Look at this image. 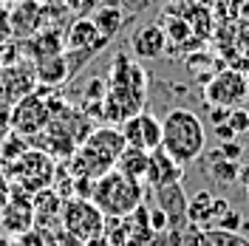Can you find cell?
I'll list each match as a JSON object with an SVG mask.
<instances>
[{
  "label": "cell",
  "instance_id": "9",
  "mask_svg": "<svg viewBox=\"0 0 249 246\" xmlns=\"http://www.w3.org/2000/svg\"><path fill=\"white\" fill-rule=\"evenodd\" d=\"M37 88V74H34V62H12V65H0V99L6 105H15L17 99H23L26 93Z\"/></svg>",
  "mask_w": 249,
  "mask_h": 246
},
{
  "label": "cell",
  "instance_id": "23",
  "mask_svg": "<svg viewBox=\"0 0 249 246\" xmlns=\"http://www.w3.org/2000/svg\"><path fill=\"white\" fill-rule=\"evenodd\" d=\"M210 9L218 26H232L241 20L244 12H249V0H213Z\"/></svg>",
  "mask_w": 249,
  "mask_h": 246
},
{
  "label": "cell",
  "instance_id": "12",
  "mask_svg": "<svg viewBox=\"0 0 249 246\" xmlns=\"http://www.w3.org/2000/svg\"><path fill=\"white\" fill-rule=\"evenodd\" d=\"M110 40H105L99 29L93 26L91 17H77L68 31H65V51H88V54H99Z\"/></svg>",
  "mask_w": 249,
  "mask_h": 246
},
{
  "label": "cell",
  "instance_id": "6",
  "mask_svg": "<svg viewBox=\"0 0 249 246\" xmlns=\"http://www.w3.org/2000/svg\"><path fill=\"white\" fill-rule=\"evenodd\" d=\"M54 158L37 147H29L17 156L12 161V178H15V187L26 190L29 195L40 193V190H48L54 184Z\"/></svg>",
  "mask_w": 249,
  "mask_h": 246
},
{
  "label": "cell",
  "instance_id": "2",
  "mask_svg": "<svg viewBox=\"0 0 249 246\" xmlns=\"http://www.w3.org/2000/svg\"><path fill=\"white\" fill-rule=\"evenodd\" d=\"M159 147L181 167L193 164L207 147V130H204L198 113H193L190 108L167 110V116L161 119V144Z\"/></svg>",
  "mask_w": 249,
  "mask_h": 246
},
{
  "label": "cell",
  "instance_id": "25",
  "mask_svg": "<svg viewBox=\"0 0 249 246\" xmlns=\"http://www.w3.org/2000/svg\"><path fill=\"white\" fill-rule=\"evenodd\" d=\"M161 29H164V37H167V46H184V43L196 40L193 31H190V23L184 17H173V20H167V26H161Z\"/></svg>",
  "mask_w": 249,
  "mask_h": 246
},
{
  "label": "cell",
  "instance_id": "31",
  "mask_svg": "<svg viewBox=\"0 0 249 246\" xmlns=\"http://www.w3.org/2000/svg\"><path fill=\"white\" fill-rule=\"evenodd\" d=\"M12 3H17V0H12Z\"/></svg>",
  "mask_w": 249,
  "mask_h": 246
},
{
  "label": "cell",
  "instance_id": "21",
  "mask_svg": "<svg viewBox=\"0 0 249 246\" xmlns=\"http://www.w3.org/2000/svg\"><path fill=\"white\" fill-rule=\"evenodd\" d=\"M147 167H150V153L144 150H136V147H124L122 156L116 158V167L122 176L127 178H136V181H144L147 178Z\"/></svg>",
  "mask_w": 249,
  "mask_h": 246
},
{
  "label": "cell",
  "instance_id": "27",
  "mask_svg": "<svg viewBox=\"0 0 249 246\" xmlns=\"http://www.w3.org/2000/svg\"><path fill=\"white\" fill-rule=\"evenodd\" d=\"M153 6V0H119V9L124 15H142Z\"/></svg>",
  "mask_w": 249,
  "mask_h": 246
},
{
  "label": "cell",
  "instance_id": "1",
  "mask_svg": "<svg viewBox=\"0 0 249 246\" xmlns=\"http://www.w3.org/2000/svg\"><path fill=\"white\" fill-rule=\"evenodd\" d=\"M124 136L116 124H102V127H93L88 136L82 139L74 156L68 158V170H71V178H91L96 181L99 176H105L108 170L116 167V158L122 156Z\"/></svg>",
  "mask_w": 249,
  "mask_h": 246
},
{
  "label": "cell",
  "instance_id": "26",
  "mask_svg": "<svg viewBox=\"0 0 249 246\" xmlns=\"http://www.w3.org/2000/svg\"><path fill=\"white\" fill-rule=\"evenodd\" d=\"M227 127L232 130V136H244L249 130V110L247 108H232L230 110V119H227Z\"/></svg>",
  "mask_w": 249,
  "mask_h": 246
},
{
  "label": "cell",
  "instance_id": "29",
  "mask_svg": "<svg viewBox=\"0 0 249 246\" xmlns=\"http://www.w3.org/2000/svg\"><path fill=\"white\" fill-rule=\"evenodd\" d=\"M247 195H249V173H247Z\"/></svg>",
  "mask_w": 249,
  "mask_h": 246
},
{
  "label": "cell",
  "instance_id": "16",
  "mask_svg": "<svg viewBox=\"0 0 249 246\" xmlns=\"http://www.w3.org/2000/svg\"><path fill=\"white\" fill-rule=\"evenodd\" d=\"M181 176H184V167H181L178 161H173L161 147L150 150V167H147V178H144V181H150L153 190L178 184V181H181Z\"/></svg>",
  "mask_w": 249,
  "mask_h": 246
},
{
  "label": "cell",
  "instance_id": "4",
  "mask_svg": "<svg viewBox=\"0 0 249 246\" xmlns=\"http://www.w3.org/2000/svg\"><path fill=\"white\" fill-rule=\"evenodd\" d=\"M51 88L37 85L31 93H26L23 99H17L12 110H9V127L17 136L31 139L40 136L46 130V124L51 122Z\"/></svg>",
  "mask_w": 249,
  "mask_h": 246
},
{
  "label": "cell",
  "instance_id": "7",
  "mask_svg": "<svg viewBox=\"0 0 249 246\" xmlns=\"http://www.w3.org/2000/svg\"><path fill=\"white\" fill-rule=\"evenodd\" d=\"M204 99L213 105V108H241L249 99V79L244 71H235V68H224L215 71L213 77L207 79L204 85Z\"/></svg>",
  "mask_w": 249,
  "mask_h": 246
},
{
  "label": "cell",
  "instance_id": "8",
  "mask_svg": "<svg viewBox=\"0 0 249 246\" xmlns=\"http://www.w3.org/2000/svg\"><path fill=\"white\" fill-rule=\"evenodd\" d=\"M119 130H122L127 147H136V150H144V153H150L161 144V119H156L150 110L133 113L130 119H124L119 124Z\"/></svg>",
  "mask_w": 249,
  "mask_h": 246
},
{
  "label": "cell",
  "instance_id": "15",
  "mask_svg": "<svg viewBox=\"0 0 249 246\" xmlns=\"http://www.w3.org/2000/svg\"><path fill=\"white\" fill-rule=\"evenodd\" d=\"M57 54H65V34L60 29L46 26L37 34H31L29 43H26L29 62H40V60H48V57H57Z\"/></svg>",
  "mask_w": 249,
  "mask_h": 246
},
{
  "label": "cell",
  "instance_id": "10",
  "mask_svg": "<svg viewBox=\"0 0 249 246\" xmlns=\"http://www.w3.org/2000/svg\"><path fill=\"white\" fill-rule=\"evenodd\" d=\"M62 198L57 190H40L31 195V207H34V229L46 235L48 229H62Z\"/></svg>",
  "mask_w": 249,
  "mask_h": 246
},
{
  "label": "cell",
  "instance_id": "11",
  "mask_svg": "<svg viewBox=\"0 0 249 246\" xmlns=\"http://www.w3.org/2000/svg\"><path fill=\"white\" fill-rule=\"evenodd\" d=\"M46 6L40 0H17L9 12V29L17 37H31L40 29H46Z\"/></svg>",
  "mask_w": 249,
  "mask_h": 246
},
{
  "label": "cell",
  "instance_id": "18",
  "mask_svg": "<svg viewBox=\"0 0 249 246\" xmlns=\"http://www.w3.org/2000/svg\"><path fill=\"white\" fill-rule=\"evenodd\" d=\"M108 82H124V85H136V88H144V91H147L150 77H147V71H144L133 57H127V54H116L113 62H110Z\"/></svg>",
  "mask_w": 249,
  "mask_h": 246
},
{
  "label": "cell",
  "instance_id": "19",
  "mask_svg": "<svg viewBox=\"0 0 249 246\" xmlns=\"http://www.w3.org/2000/svg\"><path fill=\"white\" fill-rule=\"evenodd\" d=\"M34 74H37V85H46V88H60L62 82L71 79L65 54H57V57L34 62Z\"/></svg>",
  "mask_w": 249,
  "mask_h": 246
},
{
  "label": "cell",
  "instance_id": "17",
  "mask_svg": "<svg viewBox=\"0 0 249 246\" xmlns=\"http://www.w3.org/2000/svg\"><path fill=\"white\" fill-rule=\"evenodd\" d=\"M230 207H227V201L224 198H213L210 193H198L196 198L187 204V218L193 221V224H201V227H213L218 224L224 212H227Z\"/></svg>",
  "mask_w": 249,
  "mask_h": 246
},
{
  "label": "cell",
  "instance_id": "28",
  "mask_svg": "<svg viewBox=\"0 0 249 246\" xmlns=\"http://www.w3.org/2000/svg\"><path fill=\"white\" fill-rule=\"evenodd\" d=\"M150 227H153L156 232H161V229L170 227V218H167V212H164L161 207H156L153 212H150Z\"/></svg>",
  "mask_w": 249,
  "mask_h": 246
},
{
  "label": "cell",
  "instance_id": "24",
  "mask_svg": "<svg viewBox=\"0 0 249 246\" xmlns=\"http://www.w3.org/2000/svg\"><path fill=\"white\" fill-rule=\"evenodd\" d=\"M210 176L221 181V184H235L238 176H241V164L232 161V158H224L221 153L213 156V164H210Z\"/></svg>",
  "mask_w": 249,
  "mask_h": 246
},
{
  "label": "cell",
  "instance_id": "30",
  "mask_svg": "<svg viewBox=\"0 0 249 246\" xmlns=\"http://www.w3.org/2000/svg\"><path fill=\"white\" fill-rule=\"evenodd\" d=\"M40 3H48V0H40Z\"/></svg>",
  "mask_w": 249,
  "mask_h": 246
},
{
  "label": "cell",
  "instance_id": "13",
  "mask_svg": "<svg viewBox=\"0 0 249 246\" xmlns=\"http://www.w3.org/2000/svg\"><path fill=\"white\" fill-rule=\"evenodd\" d=\"M3 224L9 232H23L34 229V207H31V195L20 187H12V201L3 204Z\"/></svg>",
  "mask_w": 249,
  "mask_h": 246
},
{
  "label": "cell",
  "instance_id": "14",
  "mask_svg": "<svg viewBox=\"0 0 249 246\" xmlns=\"http://www.w3.org/2000/svg\"><path fill=\"white\" fill-rule=\"evenodd\" d=\"M164 48H167V37L161 23H144L130 37V51L136 60H156L164 54Z\"/></svg>",
  "mask_w": 249,
  "mask_h": 246
},
{
  "label": "cell",
  "instance_id": "5",
  "mask_svg": "<svg viewBox=\"0 0 249 246\" xmlns=\"http://www.w3.org/2000/svg\"><path fill=\"white\" fill-rule=\"evenodd\" d=\"M62 232L77 238L79 244H91L105 235V215L91 198H65L62 204Z\"/></svg>",
  "mask_w": 249,
  "mask_h": 246
},
{
  "label": "cell",
  "instance_id": "22",
  "mask_svg": "<svg viewBox=\"0 0 249 246\" xmlns=\"http://www.w3.org/2000/svg\"><path fill=\"white\" fill-rule=\"evenodd\" d=\"M187 23H190V31H193V37L196 40H204V37H210L213 31H215V17H213V9L210 6H204V3H193L190 9H187Z\"/></svg>",
  "mask_w": 249,
  "mask_h": 246
},
{
  "label": "cell",
  "instance_id": "3",
  "mask_svg": "<svg viewBox=\"0 0 249 246\" xmlns=\"http://www.w3.org/2000/svg\"><path fill=\"white\" fill-rule=\"evenodd\" d=\"M91 201L99 207L105 218H127L133 215L144 201V181L127 178L119 170H108L93 181Z\"/></svg>",
  "mask_w": 249,
  "mask_h": 246
},
{
  "label": "cell",
  "instance_id": "20",
  "mask_svg": "<svg viewBox=\"0 0 249 246\" xmlns=\"http://www.w3.org/2000/svg\"><path fill=\"white\" fill-rule=\"evenodd\" d=\"M93 26L99 29V34L105 37V40H113L124 26V12L119 9V3H102V6H96L93 9Z\"/></svg>",
  "mask_w": 249,
  "mask_h": 246
}]
</instances>
